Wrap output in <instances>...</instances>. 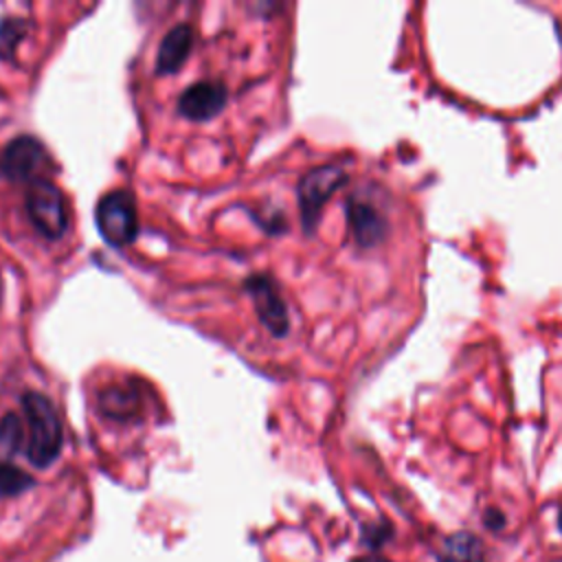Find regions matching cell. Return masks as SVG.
Here are the masks:
<instances>
[{
  "mask_svg": "<svg viewBox=\"0 0 562 562\" xmlns=\"http://www.w3.org/2000/svg\"><path fill=\"white\" fill-rule=\"evenodd\" d=\"M94 220L101 237L114 248L132 244L138 235L136 200L125 189L108 191L105 195H101L97 202Z\"/></svg>",
  "mask_w": 562,
  "mask_h": 562,
  "instance_id": "obj_2",
  "label": "cell"
},
{
  "mask_svg": "<svg viewBox=\"0 0 562 562\" xmlns=\"http://www.w3.org/2000/svg\"><path fill=\"white\" fill-rule=\"evenodd\" d=\"M244 288L252 299V307H255L261 325L272 336L283 338L290 329V318H288V307L277 290L274 279H270L268 274H250L244 281Z\"/></svg>",
  "mask_w": 562,
  "mask_h": 562,
  "instance_id": "obj_6",
  "label": "cell"
},
{
  "mask_svg": "<svg viewBox=\"0 0 562 562\" xmlns=\"http://www.w3.org/2000/svg\"><path fill=\"white\" fill-rule=\"evenodd\" d=\"M228 90L222 81H195L178 99V110L189 121H209L226 105Z\"/></svg>",
  "mask_w": 562,
  "mask_h": 562,
  "instance_id": "obj_8",
  "label": "cell"
},
{
  "mask_svg": "<svg viewBox=\"0 0 562 562\" xmlns=\"http://www.w3.org/2000/svg\"><path fill=\"white\" fill-rule=\"evenodd\" d=\"M347 182V171L336 165H318L310 169L301 182H299V209H301V222L305 233H312L321 220V211L325 202Z\"/></svg>",
  "mask_w": 562,
  "mask_h": 562,
  "instance_id": "obj_3",
  "label": "cell"
},
{
  "mask_svg": "<svg viewBox=\"0 0 562 562\" xmlns=\"http://www.w3.org/2000/svg\"><path fill=\"white\" fill-rule=\"evenodd\" d=\"M26 215L40 235L59 239L68 228V204L64 193L48 180H37L26 193Z\"/></svg>",
  "mask_w": 562,
  "mask_h": 562,
  "instance_id": "obj_4",
  "label": "cell"
},
{
  "mask_svg": "<svg viewBox=\"0 0 562 562\" xmlns=\"http://www.w3.org/2000/svg\"><path fill=\"white\" fill-rule=\"evenodd\" d=\"M193 48V29L189 24H176L165 33L156 55V72H178Z\"/></svg>",
  "mask_w": 562,
  "mask_h": 562,
  "instance_id": "obj_9",
  "label": "cell"
},
{
  "mask_svg": "<svg viewBox=\"0 0 562 562\" xmlns=\"http://www.w3.org/2000/svg\"><path fill=\"white\" fill-rule=\"evenodd\" d=\"M22 411L26 417V457L35 468H48L61 452L64 430L53 402L37 393H22Z\"/></svg>",
  "mask_w": 562,
  "mask_h": 562,
  "instance_id": "obj_1",
  "label": "cell"
},
{
  "mask_svg": "<svg viewBox=\"0 0 562 562\" xmlns=\"http://www.w3.org/2000/svg\"><path fill=\"white\" fill-rule=\"evenodd\" d=\"M353 562H391V560H386L384 555H378V553H369V555H360V558H356Z\"/></svg>",
  "mask_w": 562,
  "mask_h": 562,
  "instance_id": "obj_16",
  "label": "cell"
},
{
  "mask_svg": "<svg viewBox=\"0 0 562 562\" xmlns=\"http://www.w3.org/2000/svg\"><path fill=\"white\" fill-rule=\"evenodd\" d=\"M48 151L35 136H15L0 149V176L13 182H37L46 171Z\"/></svg>",
  "mask_w": 562,
  "mask_h": 562,
  "instance_id": "obj_5",
  "label": "cell"
},
{
  "mask_svg": "<svg viewBox=\"0 0 562 562\" xmlns=\"http://www.w3.org/2000/svg\"><path fill=\"white\" fill-rule=\"evenodd\" d=\"M99 408L112 419H130L140 411V393L132 384H110L99 393Z\"/></svg>",
  "mask_w": 562,
  "mask_h": 562,
  "instance_id": "obj_10",
  "label": "cell"
},
{
  "mask_svg": "<svg viewBox=\"0 0 562 562\" xmlns=\"http://www.w3.org/2000/svg\"><path fill=\"white\" fill-rule=\"evenodd\" d=\"M33 485L31 474L9 461H0V496H18Z\"/></svg>",
  "mask_w": 562,
  "mask_h": 562,
  "instance_id": "obj_14",
  "label": "cell"
},
{
  "mask_svg": "<svg viewBox=\"0 0 562 562\" xmlns=\"http://www.w3.org/2000/svg\"><path fill=\"white\" fill-rule=\"evenodd\" d=\"M439 562H485V547L476 536L459 531L443 540Z\"/></svg>",
  "mask_w": 562,
  "mask_h": 562,
  "instance_id": "obj_11",
  "label": "cell"
},
{
  "mask_svg": "<svg viewBox=\"0 0 562 562\" xmlns=\"http://www.w3.org/2000/svg\"><path fill=\"white\" fill-rule=\"evenodd\" d=\"M29 31L26 20L15 15H0V57L11 59L18 44L24 40Z\"/></svg>",
  "mask_w": 562,
  "mask_h": 562,
  "instance_id": "obj_12",
  "label": "cell"
},
{
  "mask_svg": "<svg viewBox=\"0 0 562 562\" xmlns=\"http://www.w3.org/2000/svg\"><path fill=\"white\" fill-rule=\"evenodd\" d=\"M24 426L15 413H7L0 419V452L2 454H15L24 443Z\"/></svg>",
  "mask_w": 562,
  "mask_h": 562,
  "instance_id": "obj_13",
  "label": "cell"
},
{
  "mask_svg": "<svg viewBox=\"0 0 562 562\" xmlns=\"http://www.w3.org/2000/svg\"><path fill=\"white\" fill-rule=\"evenodd\" d=\"M485 525L490 529H501L505 525V516L498 509H487L485 512Z\"/></svg>",
  "mask_w": 562,
  "mask_h": 562,
  "instance_id": "obj_15",
  "label": "cell"
},
{
  "mask_svg": "<svg viewBox=\"0 0 562 562\" xmlns=\"http://www.w3.org/2000/svg\"><path fill=\"white\" fill-rule=\"evenodd\" d=\"M558 525H560V531H562V512H560V518H558Z\"/></svg>",
  "mask_w": 562,
  "mask_h": 562,
  "instance_id": "obj_17",
  "label": "cell"
},
{
  "mask_svg": "<svg viewBox=\"0 0 562 562\" xmlns=\"http://www.w3.org/2000/svg\"><path fill=\"white\" fill-rule=\"evenodd\" d=\"M347 222L353 241L360 248H373L382 244L389 231V222L380 213V209L360 195H351L347 200Z\"/></svg>",
  "mask_w": 562,
  "mask_h": 562,
  "instance_id": "obj_7",
  "label": "cell"
}]
</instances>
